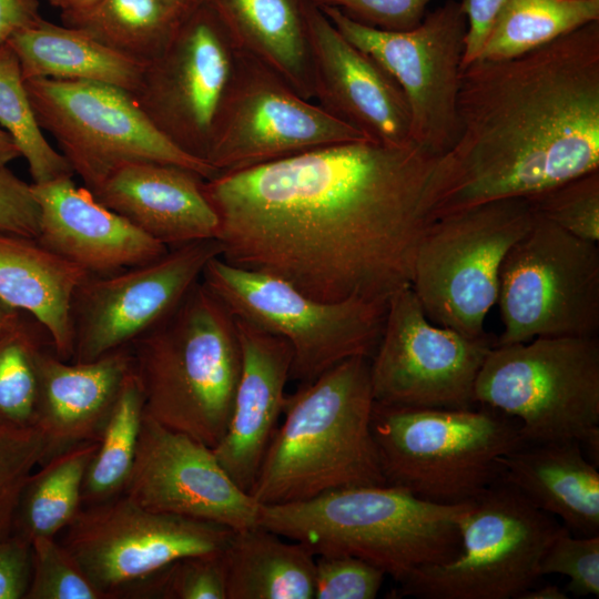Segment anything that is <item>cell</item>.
I'll use <instances>...</instances> for the list:
<instances>
[{"instance_id": "2", "label": "cell", "mask_w": 599, "mask_h": 599, "mask_svg": "<svg viewBox=\"0 0 599 599\" xmlns=\"http://www.w3.org/2000/svg\"><path fill=\"white\" fill-rule=\"evenodd\" d=\"M458 136L424 191L427 221L599 169V21L461 69Z\"/></svg>"}, {"instance_id": "13", "label": "cell", "mask_w": 599, "mask_h": 599, "mask_svg": "<svg viewBox=\"0 0 599 599\" xmlns=\"http://www.w3.org/2000/svg\"><path fill=\"white\" fill-rule=\"evenodd\" d=\"M339 33L378 62L402 89L409 109L410 140L440 156L455 143L457 99L467 20L448 0L404 31L359 23L334 7H319Z\"/></svg>"}, {"instance_id": "1", "label": "cell", "mask_w": 599, "mask_h": 599, "mask_svg": "<svg viewBox=\"0 0 599 599\" xmlns=\"http://www.w3.org/2000/svg\"><path fill=\"white\" fill-rule=\"evenodd\" d=\"M437 159L363 139L203 180L220 257L317 301L388 302L410 285Z\"/></svg>"}, {"instance_id": "33", "label": "cell", "mask_w": 599, "mask_h": 599, "mask_svg": "<svg viewBox=\"0 0 599 599\" xmlns=\"http://www.w3.org/2000/svg\"><path fill=\"white\" fill-rule=\"evenodd\" d=\"M143 415L142 393L131 368L88 466L82 487V507L123 493L133 467Z\"/></svg>"}, {"instance_id": "28", "label": "cell", "mask_w": 599, "mask_h": 599, "mask_svg": "<svg viewBox=\"0 0 599 599\" xmlns=\"http://www.w3.org/2000/svg\"><path fill=\"white\" fill-rule=\"evenodd\" d=\"M7 43L19 60L24 80L92 81L133 94L145 67L83 31L58 26L43 18L14 32Z\"/></svg>"}, {"instance_id": "14", "label": "cell", "mask_w": 599, "mask_h": 599, "mask_svg": "<svg viewBox=\"0 0 599 599\" xmlns=\"http://www.w3.org/2000/svg\"><path fill=\"white\" fill-rule=\"evenodd\" d=\"M240 51L220 16L203 2L181 19L164 50L145 64L133 93L169 141L204 162Z\"/></svg>"}, {"instance_id": "7", "label": "cell", "mask_w": 599, "mask_h": 599, "mask_svg": "<svg viewBox=\"0 0 599 599\" xmlns=\"http://www.w3.org/2000/svg\"><path fill=\"white\" fill-rule=\"evenodd\" d=\"M475 400L515 418L524 444L576 440L598 457V336L494 345L477 375Z\"/></svg>"}, {"instance_id": "25", "label": "cell", "mask_w": 599, "mask_h": 599, "mask_svg": "<svg viewBox=\"0 0 599 599\" xmlns=\"http://www.w3.org/2000/svg\"><path fill=\"white\" fill-rule=\"evenodd\" d=\"M499 479L578 536L599 535V473L576 440L522 444L499 459Z\"/></svg>"}, {"instance_id": "15", "label": "cell", "mask_w": 599, "mask_h": 599, "mask_svg": "<svg viewBox=\"0 0 599 599\" xmlns=\"http://www.w3.org/2000/svg\"><path fill=\"white\" fill-rule=\"evenodd\" d=\"M62 531L60 542L104 598L114 599L177 559L223 551L233 529L151 510L120 494L82 507Z\"/></svg>"}, {"instance_id": "23", "label": "cell", "mask_w": 599, "mask_h": 599, "mask_svg": "<svg viewBox=\"0 0 599 599\" xmlns=\"http://www.w3.org/2000/svg\"><path fill=\"white\" fill-rule=\"evenodd\" d=\"M203 180L183 166L142 161L116 167L91 192L170 248L217 236L219 219L203 193Z\"/></svg>"}, {"instance_id": "49", "label": "cell", "mask_w": 599, "mask_h": 599, "mask_svg": "<svg viewBox=\"0 0 599 599\" xmlns=\"http://www.w3.org/2000/svg\"><path fill=\"white\" fill-rule=\"evenodd\" d=\"M568 593L556 585H547L541 588L526 590L519 599H567Z\"/></svg>"}, {"instance_id": "34", "label": "cell", "mask_w": 599, "mask_h": 599, "mask_svg": "<svg viewBox=\"0 0 599 599\" xmlns=\"http://www.w3.org/2000/svg\"><path fill=\"white\" fill-rule=\"evenodd\" d=\"M50 344L45 328L26 313L0 336V425L13 428L35 426L38 358Z\"/></svg>"}, {"instance_id": "46", "label": "cell", "mask_w": 599, "mask_h": 599, "mask_svg": "<svg viewBox=\"0 0 599 599\" xmlns=\"http://www.w3.org/2000/svg\"><path fill=\"white\" fill-rule=\"evenodd\" d=\"M41 18L38 0H0V45Z\"/></svg>"}, {"instance_id": "36", "label": "cell", "mask_w": 599, "mask_h": 599, "mask_svg": "<svg viewBox=\"0 0 599 599\" xmlns=\"http://www.w3.org/2000/svg\"><path fill=\"white\" fill-rule=\"evenodd\" d=\"M121 598L226 599L223 551L177 559L126 589Z\"/></svg>"}, {"instance_id": "5", "label": "cell", "mask_w": 599, "mask_h": 599, "mask_svg": "<svg viewBox=\"0 0 599 599\" xmlns=\"http://www.w3.org/2000/svg\"><path fill=\"white\" fill-rule=\"evenodd\" d=\"M471 501L438 504L389 485L327 491L308 500L261 505L258 525L315 556L348 555L398 583L459 551V525Z\"/></svg>"}, {"instance_id": "20", "label": "cell", "mask_w": 599, "mask_h": 599, "mask_svg": "<svg viewBox=\"0 0 599 599\" xmlns=\"http://www.w3.org/2000/svg\"><path fill=\"white\" fill-rule=\"evenodd\" d=\"M309 35L317 104L369 140L413 142L408 104L397 82L344 38L317 4L309 14Z\"/></svg>"}, {"instance_id": "9", "label": "cell", "mask_w": 599, "mask_h": 599, "mask_svg": "<svg viewBox=\"0 0 599 599\" xmlns=\"http://www.w3.org/2000/svg\"><path fill=\"white\" fill-rule=\"evenodd\" d=\"M564 525L498 479L471 501L453 559L423 566L399 582L397 597L519 599L540 578L539 566Z\"/></svg>"}, {"instance_id": "10", "label": "cell", "mask_w": 599, "mask_h": 599, "mask_svg": "<svg viewBox=\"0 0 599 599\" xmlns=\"http://www.w3.org/2000/svg\"><path fill=\"white\" fill-rule=\"evenodd\" d=\"M201 280L235 317L288 342L291 379L300 385L347 358H370L383 332L387 302L317 301L278 277L220 256L205 265Z\"/></svg>"}, {"instance_id": "38", "label": "cell", "mask_w": 599, "mask_h": 599, "mask_svg": "<svg viewBox=\"0 0 599 599\" xmlns=\"http://www.w3.org/2000/svg\"><path fill=\"white\" fill-rule=\"evenodd\" d=\"M45 458V438L37 426L0 425V541L12 535L23 487Z\"/></svg>"}, {"instance_id": "40", "label": "cell", "mask_w": 599, "mask_h": 599, "mask_svg": "<svg viewBox=\"0 0 599 599\" xmlns=\"http://www.w3.org/2000/svg\"><path fill=\"white\" fill-rule=\"evenodd\" d=\"M550 573L569 578L566 592L576 597H598L599 535L577 537L564 526L540 561V577Z\"/></svg>"}, {"instance_id": "22", "label": "cell", "mask_w": 599, "mask_h": 599, "mask_svg": "<svg viewBox=\"0 0 599 599\" xmlns=\"http://www.w3.org/2000/svg\"><path fill=\"white\" fill-rule=\"evenodd\" d=\"M235 319L241 374L226 430L213 451L233 481L250 494L283 414L293 349L283 337Z\"/></svg>"}, {"instance_id": "17", "label": "cell", "mask_w": 599, "mask_h": 599, "mask_svg": "<svg viewBox=\"0 0 599 599\" xmlns=\"http://www.w3.org/2000/svg\"><path fill=\"white\" fill-rule=\"evenodd\" d=\"M363 139L241 49L205 161L219 173L232 172Z\"/></svg>"}, {"instance_id": "4", "label": "cell", "mask_w": 599, "mask_h": 599, "mask_svg": "<svg viewBox=\"0 0 599 599\" xmlns=\"http://www.w3.org/2000/svg\"><path fill=\"white\" fill-rule=\"evenodd\" d=\"M129 347L144 414L213 449L242 367L236 319L225 304L200 280Z\"/></svg>"}, {"instance_id": "42", "label": "cell", "mask_w": 599, "mask_h": 599, "mask_svg": "<svg viewBox=\"0 0 599 599\" xmlns=\"http://www.w3.org/2000/svg\"><path fill=\"white\" fill-rule=\"evenodd\" d=\"M433 0H314L318 7H334L348 18L378 29L409 30L426 16Z\"/></svg>"}, {"instance_id": "6", "label": "cell", "mask_w": 599, "mask_h": 599, "mask_svg": "<svg viewBox=\"0 0 599 599\" xmlns=\"http://www.w3.org/2000/svg\"><path fill=\"white\" fill-rule=\"evenodd\" d=\"M372 432L386 485L438 504L477 498L499 459L521 446L519 423L494 408H410L375 403Z\"/></svg>"}, {"instance_id": "41", "label": "cell", "mask_w": 599, "mask_h": 599, "mask_svg": "<svg viewBox=\"0 0 599 599\" xmlns=\"http://www.w3.org/2000/svg\"><path fill=\"white\" fill-rule=\"evenodd\" d=\"M386 573L348 555L315 556L314 599H374Z\"/></svg>"}, {"instance_id": "19", "label": "cell", "mask_w": 599, "mask_h": 599, "mask_svg": "<svg viewBox=\"0 0 599 599\" xmlns=\"http://www.w3.org/2000/svg\"><path fill=\"white\" fill-rule=\"evenodd\" d=\"M123 495L155 511L223 525H258L260 504L241 489L212 448L143 415Z\"/></svg>"}, {"instance_id": "27", "label": "cell", "mask_w": 599, "mask_h": 599, "mask_svg": "<svg viewBox=\"0 0 599 599\" xmlns=\"http://www.w3.org/2000/svg\"><path fill=\"white\" fill-rule=\"evenodd\" d=\"M238 47L314 100L309 14L314 0H205Z\"/></svg>"}, {"instance_id": "37", "label": "cell", "mask_w": 599, "mask_h": 599, "mask_svg": "<svg viewBox=\"0 0 599 599\" xmlns=\"http://www.w3.org/2000/svg\"><path fill=\"white\" fill-rule=\"evenodd\" d=\"M532 210L568 233L599 243V169L526 196Z\"/></svg>"}, {"instance_id": "39", "label": "cell", "mask_w": 599, "mask_h": 599, "mask_svg": "<svg viewBox=\"0 0 599 599\" xmlns=\"http://www.w3.org/2000/svg\"><path fill=\"white\" fill-rule=\"evenodd\" d=\"M26 599H105L71 552L55 538H37Z\"/></svg>"}, {"instance_id": "35", "label": "cell", "mask_w": 599, "mask_h": 599, "mask_svg": "<svg viewBox=\"0 0 599 599\" xmlns=\"http://www.w3.org/2000/svg\"><path fill=\"white\" fill-rule=\"evenodd\" d=\"M0 125L27 161L32 183L74 174L65 158L47 141L33 112L19 60L7 42L0 45Z\"/></svg>"}, {"instance_id": "43", "label": "cell", "mask_w": 599, "mask_h": 599, "mask_svg": "<svg viewBox=\"0 0 599 599\" xmlns=\"http://www.w3.org/2000/svg\"><path fill=\"white\" fill-rule=\"evenodd\" d=\"M40 209L26 183L10 170L0 167V231L35 237Z\"/></svg>"}, {"instance_id": "24", "label": "cell", "mask_w": 599, "mask_h": 599, "mask_svg": "<svg viewBox=\"0 0 599 599\" xmlns=\"http://www.w3.org/2000/svg\"><path fill=\"white\" fill-rule=\"evenodd\" d=\"M131 368L129 346L84 363L59 358L51 344L40 352L35 426L45 438V460L99 440Z\"/></svg>"}, {"instance_id": "50", "label": "cell", "mask_w": 599, "mask_h": 599, "mask_svg": "<svg viewBox=\"0 0 599 599\" xmlns=\"http://www.w3.org/2000/svg\"><path fill=\"white\" fill-rule=\"evenodd\" d=\"M21 314L22 312L11 308L0 300V336L17 323Z\"/></svg>"}, {"instance_id": "12", "label": "cell", "mask_w": 599, "mask_h": 599, "mask_svg": "<svg viewBox=\"0 0 599 599\" xmlns=\"http://www.w3.org/2000/svg\"><path fill=\"white\" fill-rule=\"evenodd\" d=\"M26 88L40 128L53 136L90 191L116 167L132 162L175 164L205 180L219 174L169 141L126 90L57 79H29Z\"/></svg>"}, {"instance_id": "45", "label": "cell", "mask_w": 599, "mask_h": 599, "mask_svg": "<svg viewBox=\"0 0 599 599\" xmlns=\"http://www.w3.org/2000/svg\"><path fill=\"white\" fill-rule=\"evenodd\" d=\"M505 1L506 0L460 1L467 20L463 68L477 59L489 33L493 21Z\"/></svg>"}, {"instance_id": "32", "label": "cell", "mask_w": 599, "mask_h": 599, "mask_svg": "<svg viewBox=\"0 0 599 599\" xmlns=\"http://www.w3.org/2000/svg\"><path fill=\"white\" fill-rule=\"evenodd\" d=\"M593 21L599 0H506L477 59L516 58Z\"/></svg>"}, {"instance_id": "29", "label": "cell", "mask_w": 599, "mask_h": 599, "mask_svg": "<svg viewBox=\"0 0 599 599\" xmlns=\"http://www.w3.org/2000/svg\"><path fill=\"white\" fill-rule=\"evenodd\" d=\"M226 599H314L315 555L256 525L233 530L223 550Z\"/></svg>"}, {"instance_id": "44", "label": "cell", "mask_w": 599, "mask_h": 599, "mask_svg": "<svg viewBox=\"0 0 599 599\" xmlns=\"http://www.w3.org/2000/svg\"><path fill=\"white\" fill-rule=\"evenodd\" d=\"M32 573V546L11 535L0 541V599H26Z\"/></svg>"}, {"instance_id": "16", "label": "cell", "mask_w": 599, "mask_h": 599, "mask_svg": "<svg viewBox=\"0 0 599 599\" xmlns=\"http://www.w3.org/2000/svg\"><path fill=\"white\" fill-rule=\"evenodd\" d=\"M495 342L434 324L410 285L388 298L369 374L374 402L410 408H471L475 382Z\"/></svg>"}, {"instance_id": "30", "label": "cell", "mask_w": 599, "mask_h": 599, "mask_svg": "<svg viewBox=\"0 0 599 599\" xmlns=\"http://www.w3.org/2000/svg\"><path fill=\"white\" fill-rule=\"evenodd\" d=\"M99 441L77 444L53 455L29 477L21 493L12 535L30 544L55 538L82 508V487Z\"/></svg>"}, {"instance_id": "8", "label": "cell", "mask_w": 599, "mask_h": 599, "mask_svg": "<svg viewBox=\"0 0 599 599\" xmlns=\"http://www.w3.org/2000/svg\"><path fill=\"white\" fill-rule=\"evenodd\" d=\"M534 220L526 197H508L432 221L410 281L428 319L467 337L488 336L485 318L497 303L502 260Z\"/></svg>"}, {"instance_id": "48", "label": "cell", "mask_w": 599, "mask_h": 599, "mask_svg": "<svg viewBox=\"0 0 599 599\" xmlns=\"http://www.w3.org/2000/svg\"><path fill=\"white\" fill-rule=\"evenodd\" d=\"M20 156V151L13 139L7 131L0 128V167H6L10 162Z\"/></svg>"}, {"instance_id": "3", "label": "cell", "mask_w": 599, "mask_h": 599, "mask_svg": "<svg viewBox=\"0 0 599 599\" xmlns=\"http://www.w3.org/2000/svg\"><path fill=\"white\" fill-rule=\"evenodd\" d=\"M369 362L347 358L286 394L283 423L250 491L260 505L386 485L372 432Z\"/></svg>"}, {"instance_id": "31", "label": "cell", "mask_w": 599, "mask_h": 599, "mask_svg": "<svg viewBox=\"0 0 599 599\" xmlns=\"http://www.w3.org/2000/svg\"><path fill=\"white\" fill-rule=\"evenodd\" d=\"M182 18L163 0H101L85 12L61 16L64 26L143 64L164 50Z\"/></svg>"}, {"instance_id": "21", "label": "cell", "mask_w": 599, "mask_h": 599, "mask_svg": "<svg viewBox=\"0 0 599 599\" xmlns=\"http://www.w3.org/2000/svg\"><path fill=\"white\" fill-rule=\"evenodd\" d=\"M71 177L31 183L40 209L37 240L42 245L90 275L141 265L169 251Z\"/></svg>"}, {"instance_id": "11", "label": "cell", "mask_w": 599, "mask_h": 599, "mask_svg": "<svg viewBox=\"0 0 599 599\" xmlns=\"http://www.w3.org/2000/svg\"><path fill=\"white\" fill-rule=\"evenodd\" d=\"M497 303L502 332L494 345L598 336L599 243L535 212L530 229L502 260Z\"/></svg>"}, {"instance_id": "18", "label": "cell", "mask_w": 599, "mask_h": 599, "mask_svg": "<svg viewBox=\"0 0 599 599\" xmlns=\"http://www.w3.org/2000/svg\"><path fill=\"white\" fill-rule=\"evenodd\" d=\"M221 255L216 238L170 247L151 262L89 275L71 303L73 355L84 363L130 346L162 321Z\"/></svg>"}, {"instance_id": "51", "label": "cell", "mask_w": 599, "mask_h": 599, "mask_svg": "<svg viewBox=\"0 0 599 599\" xmlns=\"http://www.w3.org/2000/svg\"><path fill=\"white\" fill-rule=\"evenodd\" d=\"M180 17H184L205 0H163Z\"/></svg>"}, {"instance_id": "26", "label": "cell", "mask_w": 599, "mask_h": 599, "mask_svg": "<svg viewBox=\"0 0 599 599\" xmlns=\"http://www.w3.org/2000/svg\"><path fill=\"white\" fill-rule=\"evenodd\" d=\"M89 275L35 237L0 231V300L39 322L63 361L73 355L72 297Z\"/></svg>"}, {"instance_id": "47", "label": "cell", "mask_w": 599, "mask_h": 599, "mask_svg": "<svg viewBox=\"0 0 599 599\" xmlns=\"http://www.w3.org/2000/svg\"><path fill=\"white\" fill-rule=\"evenodd\" d=\"M51 6L60 9L61 16L85 12L97 6L101 0H47Z\"/></svg>"}]
</instances>
